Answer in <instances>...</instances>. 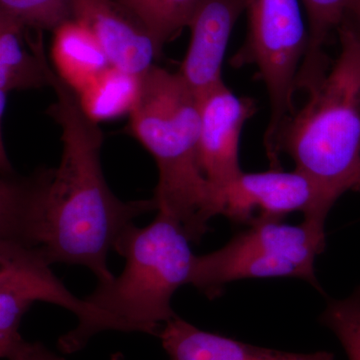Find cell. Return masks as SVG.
<instances>
[{
	"instance_id": "22",
	"label": "cell",
	"mask_w": 360,
	"mask_h": 360,
	"mask_svg": "<svg viewBox=\"0 0 360 360\" xmlns=\"http://www.w3.org/2000/svg\"><path fill=\"white\" fill-rule=\"evenodd\" d=\"M348 14H350V15H352V18H354V20H356V22L359 23L360 27V13H355V11H350V13H348Z\"/></svg>"
},
{
	"instance_id": "5",
	"label": "cell",
	"mask_w": 360,
	"mask_h": 360,
	"mask_svg": "<svg viewBox=\"0 0 360 360\" xmlns=\"http://www.w3.org/2000/svg\"><path fill=\"white\" fill-rule=\"evenodd\" d=\"M326 224L304 219L290 225L259 221L219 250L194 255L188 284L213 300L226 284L250 278L295 277L321 292L314 262L326 248Z\"/></svg>"
},
{
	"instance_id": "9",
	"label": "cell",
	"mask_w": 360,
	"mask_h": 360,
	"mask_svg": "<svg viewBox=\"0 0 360 360\" xmlns=\"http://www.w3.org/2000/svg\"><path fill=\"white\" fill-rule=\"evenodd\" d=\"M198 101L200 167L217 191L243 174L239 162L241 132L257 113V104L250 97L236 96L224 82Z\"/></svg>"
},
{
	"instance_id": "13",
	"label": "cell",
	"mask_w": 360,
	"mask_h": 360,
	"mask_svg": "<svg viewBox=\"0 0 360 360\" xmlns=\"http://www.w3.org/2000/svg\"><path fill=\"white\" fill-rule=\"evenodd\" d=\"M158 338L169 360H335L329 352H281L248 345L208 333L175 316L165 322Z\"/></svg>"
},
{
	"instance_id": "11",
	"label": "cell",
	"mask_w": 360,
	"mask_h": 360,
	"mask_svg": "<svg viewBox=\"0 0 360 360\" xmlns=\"http://www.w3.org/2000/svg\"><path fill=\"white\" fill-rule=\"evenodd\" d=\"M245 0H200L187 27L191 41L177 71L198 97L224 84L222 66Z\"/></svg>"
},
{
	"instance_id": "18",
	"label": "cell",
	"mask_w": 360,
	"mask_h": 360,
	"mask_svg": "<svg viewBox=\"0 0 360 360\" xmlns=\"http://www.w3.org/2000/svg\"><path fill=\"white\" fill-rule=\"evenodd\" d=\"M148 28L162 51L187 27L200 0H115Z\"/></svg>"
},
{
	"instance_id": "20",
	"label": "cell",
	"mask_w": 360,
	"mask_h": 360,
	"mask_svg": "<svg viewBox=\"0 0 360 360\" xmlns=\"http://www.w3.org/2000/svg\"><path fill=\"white\" fill-rule=\"evenodd\" d=\"M319 322L335 333L348 359L360 360V285L342 300L329 298Z\"/></svg>"
},
{
	"instance_id": "15",
	"label": "cell",
	"mask_w": 360,
	"mask_h": 360,
	"mask_svg": "<svg viewBox=\"0 0 360 360\" xmlns=\"http://www.w3.org/2000/svg\"><path fill=\"white\" fill-rule=\"evenodd\" d=\"M53 56L58 75L78 92L111 66L94 35L77 20L54 32Z\"/></svg>"
},
{
	"instance_id": "6",
	"label": "cell",
	"mask_w": 360,
	"mask_h": 360,
	"mask_svg": "<svg viewBox=\"0 0 360 360\" xmlns=\"http://www.w3.org/2000/svg\"><path fill=\"white\" fill-rule=\"evenodd\" d=\"M302 0H245L248 33L233 56L236 68L252 65L269 99L264 146L270 168H281L277 141L295 112L297 78L309 46Z\"/></svg>"
},
{
	"instance_id": "8",
	"label": "cell",
	"mask_w": 360,
	"mask_h": 360,
	"mask_svg": "<svg viewBox=\"0 0 360 360\" xmlns=\"http://www.w3.org/2000/svg\"><path fill=\"white\" fill-rule=\"evenodd\" d=\"M219 215L248 226L259 221H283L290 213L326 224L328 210L321 191L300 170L245 172L217 191Z\"/></svg>"
},
{
	"instance_id": "10",
	"label": "cell",
	"mask_w": 360,
	"mask_h": 360,
	"mask_svg": "<svg viewBox=\"0 0 360 360\" xmlns=\"http://www.w3.org/2000/svg\"><path fill=\"white\" fill-rule=\"evenodd\" d=\"M75 20L89 28L110 65L141 77L162 51L148 28L115 0H73Z\"/></svg>"
},
{
	"instance_id": "17",
	"label": "cell",
	"mask_w": 360,
	"mask_h": 360,
	"mask_svg": "<svg viewBox=\"0 0 360 360\" xmlns=\"http://www.w3.org/2000/svg\"><path fill=\"white\" fill-rule=\"evenodd\" d=\"M139 90L141 77L110 66L79 94L86 112L99 122L131 112Z\"/></svg>"
},
{
	"instance_id": "2",
	"label": "cell",
	"mask_w": 360,
	"mask_h": 360,
	"mask_svg": "<svg viewBox=\"0 0 360 360\" xmlns=\"http://www.w3.org/2000/svg\"><path fill=\"white\" fill-rule=\"evenodd\" d=\"M127 127L158 165V212L172 217L191 243H200L219 215V198L200 167L198 96L179 72L153 65L141 77Z\"/></svg>"
},
{
	"instance_id": "7",
	"label": "cell",
	"mask_w": 360,
	"mask_h": 360,
	"mask_svg": "<svg viewBox=\"0 0 360 360\" xmlns=\"http://www.w3.org/2000/svg\"><path fill=\"white\" fill-rule=\"evenodd\" d=\"M40 248L28 250L0 243V356L9 359L26 341L20 328L23 315L35 302L59 305L77 315V328L61 336L59 350L79 352L90 338L104 330L131 333V329L108 312L73 295L51 271Z\"/></svg>"
},
{
	"instance_id": "21",
	"label": "cell",
	"mask_w": 360,
	"mask_h": 360,
	"mask_svg": "<svg viewBox=\"0 0 360 360\" xmlns=\"http://www.w3.org/2000/svg\"><path fill=\"white\" fill-rule=\"evenodd\" d=\"M8 360H65L53 354L39 342H26L22 347Z\"/></svg>"
},
{
	"instance_id": "4",
	"label": "cell",
	"mask_w": 360,
	"mask_h": 360,
	"mask_svg": "<svg viewBox=\"0 0 360 360\" xmlns=\"http://www.w3.org/2000/svg\"><path fill=\"white\" fill-rule=\"evenodd\" d=\"M189 243L181 226L161 212L148 226L130 224L113 248L125 258L122 274L99 283L85 300L131 333L158 336L161 322L177 316L172 307L175 291L188 284L194 257Z\"/></svg>"
},
{
	"instance_id": "16",
	"label": "cell",
	"mask_w": 360,
	"mask_h": 360,
	"mask_svg": "<svg viewBox=\"0 0 360 360\" xmlns=\"http://www.w3.org/2000/svg\"><path fill=\"white\" fill-rule=\"evenodd\" d=\"M357 0H302L307 14L309 46L297 78V90L307 91L328 71L326 45Z\"/></svg>"
},
{
	"instance_id": "1",
	"label": "cell",
	"mask_w": 360,
	"mask_h": 360,
	"mask_svg": "<svg viewBox=\"0 0 360 360\" xmlns=\"http://www.w3.org/2000/svg\"><path fill=\"white\" fill-rule=\"evenodd\" d=\"M44 70L56 101L47 113L63 130L60 165L56 168L47 200L42 255L49 264L82 265L99 283L115 278L108 255L132 220L158 210L155 198L125 201L108 186L101 161L103 134L90 117L79 92L51 68Z\"/></svg>"
},
{
	"instance_id": "14",
	"label": "cell",
	"mask_w": 360,
	"mask_h": 360,
	"mask_svg": "<svg viewBox=\"0 0 360 360\" xmlns=\"http://www.w3.org/2000/svg\"><path fill=\"white\" fill-rule=\"evenodd\" d=\"M18 21L0 14V94L49 86L44 70L42 32L30 34Z\"/></svg>"
},
{
	"instance_id": "12",
	"label": "cell",
	"mask_w": 360,
	"mask_h": 360,
	"mask_svg": "<svg viewBox=\"0 0 360 360\" xmlns=\"http://www.w3.org/2000/svg\"><path fill=\"white\" fill-rule=\"evenodd\" d=\"M56 168L42 167L30 176L14 174L1 158L0 243L28 250L44 245L47 200Z\"/></svg>"
},
{
	"instance_id": "3",
	"label": "cell",
	"mask_w": 360,
	"mask_h": 360,
	"mask_svg": "<svg viewBox=\"0 0 360 360\" xmlns=\"http://www.w3.org/2000/svg\"><path fill=\"white\" fill-rule=\"evenodd\" d=\"M336 33L335 60L277 141L279 155L314 182L328 212L343 194L360 191V27L347 14Z\"/></svg>"
},
{
	"instance_id": "19",
	"label": "cell",
	"mask_w": 360,
	"mask_h": 360,
	"mask_svg": "<svg viewBox=\"0 0 360 360\" xmlns=\"http://www.w3.org/2000/svg\"><path fill=\"white\" fill-rule=\"evenodd\" d=\"M0 14L34 32H56L75 20L73 0H0Z\"/></svg>"
}]
</instances>
